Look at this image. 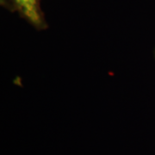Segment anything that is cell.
Here are the masks:
<instances>
[{"instance_id": "obj_1", "label": "cell", "mask_w": 155, "mask_h": 155, "mask_svg": "<svg viewBox=\"0 0 155 155\" xmlns=\"http://www.w3.org/2000/svg\"><path fill=\"white\" fill-rule=\"evenodd\" d=\"M23 17L36 28L44 26L39 0H12Z\"/></svg>"}]
</instances>
